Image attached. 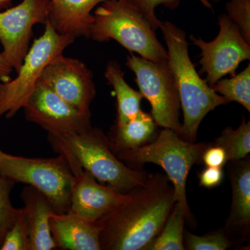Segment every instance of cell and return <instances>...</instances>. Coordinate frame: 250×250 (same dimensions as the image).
I'll return each instance as SVG.
<instances>
[{"instance_id":"obj_1","label":"cell","mask_w":250,"mask_h":250,"mask_svg":"<svg viewBox=\"0 0 250 250\" xmlns=\"http://www.w3.org/2000/svg\"><path fill=\"white\" fill-rule=\"evenodd\" d=\"M167 175L148 174L122 205L100 220L101 250H146L164 228L175 204Z\"/></svg>"},{"instance_id":"obj_2","label":"cell","mask_w":250,"mask_h":250,"mask_svg":"<svg viewBox=\"0 0 250 250\" xmlns=\"http://www.w3.org/2000/svg\"><path fill=\"white\" fill-rule=\"evenodd\" d=\"M159 28L167 46V64L178 91L184 122L179 136L195 142L202 120L209 112L229 103L200 77L190 60L183 29L166 21Z\"/></svg>"},{"instance_id":"obj_3","label":"cell","mask_w":250,"mask_h":250,"mask_svg":"<svg viewBox=\"0 0 250 250\" xmlns=\"http://www.w3.org/2000/svg\"><path fill=\"white\" fill-rule=\"evenodd\" d=\"M48 141L55 152L63 154L70 168L88 171L100 183L127 193L142 186L148 174L135 170L120 160L110 148L107 136L98 128L80 133L49 134Z\"/></svg>"},{"instance_id":"obj_4","label":"cell","mask_w":250,"mask_h":250,"mask_svg":"<svg viewBox=\"0 0 250 250\" xmlns=\"http://www.w3.org/2000/svg\"><path fill=\"white\" fill-rule=\"evenodd\" d=\"M210 143L185 141L173 130L164 128L152 142L141 147L122 151L117 157L135 170L152 163L161 166L173 185L175 201L191 220L188 204L187 183L192 166L202 163L204 152Z\"/></svg>"},{"instance_id":"obj_5","label":"cell","mask_w":250,"mask_h":250,"mask_svg":"<svg viewBox=\"0 0 250 250\" xmlns=\"http://www.w3.org/2000/svg\"><path fill=\"white\" fill-rule=\"evenodd\" d=\"M89 37L97 42L114 40L139 57L154 62L167 60L150 22L125 0H104L93 12Z\"/></svg>"},{"instance_id":"obj_6","label":"cell","mask_w":250,"mask_h":250,"mask_svg":"<svg viewBox=\"0 0 250 250\" xmlns=\"http://www.w3.org/2000/svg\"><path fill=\"white\" fill-rule=\"evenodd\" d=\"M0 174L16 183L35 188L49 200L54 211L70 209L74 176L66 157L26 158L4 153L0 157Z\"/></svg>"},{"instance_id":"obj_7","label":"cell","mask_w":250,"mask_h":250,"mask_svg":"<svg viewBox=\"0 0 250 250\" xmlns=\"http://www.w3.org/2000/svg\"><path fill=\"white\" fill-rule=\"evenodd\" d=\"M75 38L57 32L47 20L42 35L34 40L14 80L0 83V118H13L27 103L45 67L72 45Z\"/></svg>"},{"instance_id":"obj_8","label":"cell","mask_w":250,"mask_h":250,"mask_svg":"<svg viewBox=\"0 0 250 250\" xmlns=\"http://www.w3.org/2000/svg\"><path fill=\"white\" fill-rule=\"evenodd\" d=\"M126 65L135 74L143 98L150 104L156 125L180 135V100L167 60L154 62L131 53L126 57Z\"/></svg>"},{"instance_id":"obj_9","label":"cell","mask_w":250,"mask_h":250,"mask_svg":"<svg viewBox=\"0 0 250 250\" xmlns=\"http://www.w3.org/2000/svg\"><path fill=\"white\" fill-rule=\"evenodd\" d=\"M218 24V36L210 42L190 36L201 49L200 72L207 75L205 80L210 87L226 75L233 76L241 62L250 59V44L227 14L219 16Z\"/></svg>"},{"instance_id":"obj_10","label":"cell","mask_w":250,"mask_h":250,"mask_svg":"<svg viewBox=\"0 0 250 250\" xmlns=\"http://www.w3.org/2000/svg\"><path fill=\"white\" fill-rule=\"evenodd\" d=\"M50 7V0H22L17 6L0 13L1 52L16 72L29 50L33 27L45 24Z\"/></svg>"},{"instance_id":"obj_11","label":"cell","mask_w":250,"mask_h":250,"mask_svg":"<svg viewBox=\"0 0 250 250\" xmlns=\"http://www.w3.org/2000/svg\"><path fill=\"white\" fill-rule=\"evenodd\" d=\"M23 109L27 121L49 134L80 133L91 127V113H82L39 80Z\"/></svg>"},{"instance_id":"obj_12","label":"cell","mask_w":250,"mask_h":250,"mask_svg":"<svg viewBox=\"0 0 250 250\" xmlns=\"http://www.w3.org/2000/svg\"><path fill=\"white\" fill-rule=\"evenodd\" d=\"M40 81L73 107L91 113L96 88L93 72L82 61L61 54L45 67Z\"/></svg>"},{"instance_id":"obj_13","label":"cell","mask_w":250,"mask_h":250,"mask_svg":"<svg viewBox=\"0 0 250 250\" xmlns=\"http://www.w3.org/2000/svg\"><path fill=\"white\" fill-rule=\"evenodd\" d=\"M69 213L90 221H99L129 197L113 188L98 182L88 171L74 174Z\"/></svg>"},{"instance_id":"obj_14","label":"cell","mask_w":250,"mask_h":250,"mask_svg":"<svg viewBox=\"0 0 250 250\" xmlns=\"http://www.w3.org/2000/svg\"><path fill=\"white\" fill-rule=\"evenodd\" d=\"M228 174L232 190L229 215L224 227L232 235L243 241L248 240L250 230V157L229 161Z\"/></svg>"},{"instance_id":"obj_15","label":"cell","mask_w":250,"mask_h":250,"mask_svg":"<svg viewBox=\"0 0 250 250\" xmlns=\"http://www.w3.org/2000/svg\"><path fill=\"white\" fill-rule=\"evenodd\" d=\"M51 232L58 249L101 250L100 223L67 212L49 218Z\"/></svg>"},{"instance_id":"obj_16","label":"cell","mask_w":250,"mask_h":250,"mask_svg":"<svg viewBox=\"0 0 250 250\" xmlns=\"http://www.w3.org/2000/svg\"><path fill=\"white\" fill-rule=\"evenodd\" d=\"M21 197L30 235V250L58 249L49 226V218L55 211L48 199L29 185L23 188Z\"/></svg>"},{"instance_id":"obj_17","label":"cell","mask_w":250,"mask_h":250,"mask_svg":"<svg viewBox=\"0 0 250 250\" xmlns=\"http://www.w3.org/2000/svg\"><path fill=\"white\" fill-rule=\"evenodd\" d=\"M104 0H50L48 21L64 35L89 37L93 22L92 11Z\"/></svg>"},{"instance_id":"obj_18","label":"cell","mask_w":250,"mask_h":250,"mask_svg":"<svg viewBox=\"0 0 250 250\" xmlns=\"http://www.w3.org/2000/svg\"><path fill=\"white\" fill-rule=\"evenodd\" d=\"M156 123L152 115L141 110L133 119L115 124L107 136L108 144L115 154L145 146L155 139Z\"/></svg>"},{"instance_id":"obj_19","label":"cell","mask_w":250,"mask_h":250,"mask_svg":"<svg viewBox=\"0 0 250 250\" xmlns=\"http://www.w3.org/2000/svg\"><path fill=\"white\" fill-rule=\"evenodd\" d=\"M104 76L108 84L113 88L116 98L117 124H123L133 119L141 111L143 98L141 92L133 89L125 80V73L121 65L110 61L106 65Z\"/></svg>"},{"instance_id":"obj_20","label":"cell","mask_w":250,"mask_h":250,"mask_svg":"<svg viewBox=\"0 0 250 250\" xmlns=\"http://www.w3.org/2000/svg\"><path fill=\"white\" fill-rule=\"evenodd\" d=\"M187 215L175 202L165 225L146 250H184V223Z\"/></svg>"},{"instance_id":"obj_21","label":"cell","mask_w":250,"mask_h":250,"mask_svg":"<svg viewBox=\"0 0 250 250\" xmlns=\"http://www.w3.org/2000/svg\"><path fill=\"white\" fill-rule=\"evenodd\" d=\"M213 144L223 148L228 163L245 159L250 152V122L243 118L236 129L225 128Z\"/></svg>"},{"instance_id":"obj_22","label":"cell","mask_w":250,"mask_h":250,"mask_svg":"<svg viewBox=\"0 0 250 250\" xmlns=\"http://www.w3.org/2000/svg\"><path fill=\"white\" fill-rule=\"evenodd\" d=\"M229 79H221L211 88L228 103L236 102L250 111V65L238 75Z\"/></svg>"},{"instance_id":"obj_23","label":"cell","mask_w":250,"mask_h":250,"mask_svg":"<svg viewBox=\"0 0 250 250\" xmlns=\"http://www.w3.org/2000/svg\"><path fill=\"white\" fill-rule=\"evenodd\" d=\"M235 239L225 228L203 236L184 232V247L188 250H226L234 246Z\"/></svg>"},{"instance_id":"obj_24","label":"cell","mask_w":250,"mask_h":250,"mask_svg":"<svg viewBox=\"0 0 250 250\" xmlns=\"http://www.w3.org/2000/svg\"><path fill=\"white\" fill-rule=\"evenodd\" d=\"M14 185V182L0 174V248L18 213V208H15L10 198Z\"/></svg>"},{"instance_id":"obj_25","label":"cell","mask_w":250,"mask_h":250,"mask_svg":"<svg viewBox=\"0 0 250 250\" xmlns=\"http://www.w3.org/2000/svg\"><path fill=\"white\" fill-rule=\"evenodd\" d=\"M31 241L24 208H18L14 225L6 233L0 250H30Z\"/></svg>"},{"instance_id":"obj_26","label":"cell","mask_w":250,"mask_h":250,"mask_svg":"<svg viewBox=\"0 0 250 250\" xmlns=\"http://www.w3.org/2000/svg\"><path fill=\"white\" fill-rule=\"evenodd\" d=\"M225 8L227 16L250 44V0H230Z\"/></svg>"},{"instance_id":"obj_27","label":"cell","mask_w":250,"mask_h":250,"mask_svg":"<svg viewBox=\"0 0 250 250\" xmlns=\"http://www.w3.org/2000/svg\"><path fill=\"white\" fill-rule=\"evenodd\" d=\"M139 10L144 17L150 22L154 30L160 26L161 21L155 15V9L159 5H164L169 9L177 7L180 0H125ZM204 6L212 9V5L208 0H199Z\"/></svg>"},{"instance_id":"obj_28","label":"cell","mask_w":250,"mask_h":250,"mask_svg":"<svg viewBox=\"0 0 250 250\" xmlns=\"http://www.w3.org/2000/svg\"><path fill=\"white\" fill-rule=\"evenodd\" d=\"M202 163L208 167H223L228 164L226 153L223 148L210 143L202 156Z\"/></svg>"},{"instance_id":"obj_29","label":"cell","mask_w":250,"mask_h":250,"mask_svg":"<svg viewBox=\"0 0 250 250\" xmlns=\"http://www.w3.org/2000/svg\"><path fill=\"white\" fill-rule=\"evenodd\" d=\"M200 186L207 188L218 187L223 182L224 172L223 167H208L207 166L199 174Z\"/></svg>"},{"instance_id":"obj_30","label":"cell","mask_w":250,"mask_h":250,"mask_svg":"<svg viewBox=\"0 0 250 250\" xmlns=\"http://www.w3.org/2000/svg\"><path fill=\"white\" fill-rule=\"evenodd\" d=\"M13 68L6 62L2 52L0 53V83H4L10 80V75Z\"/></svg>"},{"instance_id":"obj_31","label":"cell","mask_w":250,"mask_h":250,"mask_svg":"<svg viewBox=\"0 0 250 250\" xmlns=\"http://www.w3.org/2000/svg\"><path fill=\"white\" fill-rule=\"evenodd\" d=\"M11 1V0H0V8H2L3 6H6Z\"/></svg>"},{"instance_id":"obj_32","label":"cell","mask_w":250,"mask_h":250,"mask_svg":"<svg viewBox=\"0 0 250 250\" xmlns=\"http://www.w3.org/2000/svg\"><path fill=\"white\" fill-rule=\"evenodd\" d=\"M4 152H2V151L1 150V149H0V157H1V156L3 155V154H4Z\"/></svg>"},{"instance_id":"obj_33","label":"cell","mask_w":250,"mask_h":250,"mask_svg":"<svg viewBox=\"0 0 250 250\" xmlns=\"http://www.w3.org/2000/svg\"><path fill=\"white\" fill-rule=\"evenodd\" d=\"M212 1H214V2H218L220 0H212Z\"/></svg>"}]
</instances>
